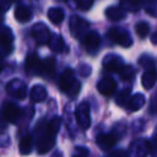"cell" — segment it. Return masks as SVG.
I'll list each match as a JSON object with an SVG mask.
<instances>
[{"label":"cell","mask_w":157,"mask_h":157,"mask_svg":"<svg viewBox=\"0 0 157 157\" xmlns=\"http://www.w3.org/2000/svg\"><path fill=\"white\" fill-rule=\"evenodd\" d=\"M59 125H60V120L59 118H54L53 120H50V123L48 124V128H47V134L44 136H42L40 141H39V147H38V151L39 153H44L47 152L48 150H50L52 145L54 144L55 141V134L59 129Z\"/></svg>","instance_id":"obj_1"},{"label":"cell","mask_w":157,"mask_h":157,"mask_svg":"<svg viewBox=\"0 0 157 157\" xmlns=\"http://www.w3.org/2000/svg\"><path fill=\"white\" fill-rule=\"evenodd\" d=\"M78 82L75 80V76H74V72L67 69L63 72L61 75V78H60V88L63 92H66L67 94L72 96L75 94L74 92V85H77Z\"/></svg>","instance_id":"obj_2"},{"label":"cell","mask_w":157,"mask_h":157,"mask_svg":"<svg viewBox=\"0 0 157 157\" xmlns=\"http://www.w3.org/2000/svg\"><path fill=\"white\" fill-rule=\"evenodd\" d=\"M76 119L78 125L82 129H88L90 124H91V119H90V105L87 102H82L78 104L77 109H76Z\"/></svg>","instance_id":"obj_3"},{"label":"cell","mask_w":157,"mask_h":157,"mask_svg":"<svg viewBox=\"0 0 157 157\" xmlns=\"http://www.w3.org/2000/svg\"><path fill=\"white\" fill-rule=\"evenodd\" d=\"M2 115L9 123H16L21 115V109L12 102H6L2 105Z\"/></svg>","instance_id":"obj_4"},{"label":"cell","mask_w":157,"mask_h":157,"mask_svg":"<svg viewBox=\"0 0 157 157\" xmlns=\"http://www.w3.org/2000/svg\"><path fill=\"white\" fill-rule=\"evenodd\" d=\"M12 43H13V37L7 27H0V45L4 49L6 54H10L12 50Z\"/></svg>","instance_id":"obj_5"},{"label":"cell","mask_w":157,"mask_h":157,"mask_svg":"<svg viewBox=\"0 0 157 157\" xmlns=\"http://www.w3.org/2000/svg\"><path fill=\"white\" fill-rule=\"evenodd\" d=\"M115 87H117V83L109 77L102 78L97 85V88H98L99 93H102L104 96H112L115 92Z\"/></svg>","instance_id":"obj_6"},{"label":"cell","mask_w":157,"mask_h":157,"mask_svg":"<svg viewBox=\"0 0 157 157\" xmlns=\"http://www.w3.org/2000/svg\"><path fill=\"white\" fill-rule=\"evenodd\" d=\"M26 69H27L28 74H38V75H40L42 63H40V60H39L37 54H31V55L27 56Z\"/></svg>","instance_id":"obj_7"},{"label":"cell","mask_w":157,"mask_h":157,"mask_svg":"<svg viewBox=\"0 0 157 157\" xmlns=\"http://www.w3.org/2000/svg\"><path fill=\"white\" fill-rule=\"evenodd\" d=\"M99 43H101V38H99V34L97 32H90L83 38V45L88 52L96 50L98 48Z\"/></svg>","instance_id":"obj_8"},{"label":"cell","mask_w":157,"mask_h":157,"mask_svg":"<svg viewBox=\"0 0 157 157\" xmlns=\"http://www.w3.org/2000/svg\"><path fill=\"white\" fill-rule=\"evenodd\" d=\"M117 142V137L113 134H101L97 137V145L102 150H109L112 148Z\"/></svg>","instance_id":"obj_9"},{"label":"cell","mask_w":157,"mask_h":157,"mask_svg":"<svg viewBox=\"0 0 157 157\" xmlns=\"http://www.w3.org/2000/svg\"><path fill=\"white\" fill-rule=\"evenodd\" d=\"M157 81V70L156 69H148L145 71L141 78V83L146 90H150Z\"/></svg>","instance_id":"obj_10"},{"label":"cell","mask_w":157,"mask_h":157,"mask_svg":"<svg viewBox=\"0 0 157 157\" xmlns=\"http://www.w3.org/2000/svg\"><path fill=\"white\" fill-rule=\"evenodd\" d=\"M32 17V12L26 6H17L15 10V18L18 22H27Z\"/></svg>","instance_id":"obj_11"},{"label":"cell","mask_w":157,"mask_h":157,"mask_svg":"<svg viewBox=\"0 0 157 157\" xmlns=\"http://www.w3.org/2000/svg\"><path fill=\"white\" fill-rule=\"evenodd\" d=\"M32 146H33V139H32V136L31 135L23 136L21 139V141H20V145H18L20 153L21 155H28V153H31Z\"/></svg>","instance_id":"obj_12"},{"label":"cell","mask_w":157,"mask_h":157,"mask_svg":"<svg viewBox=\"0 0 157 157\" xmlns=\"http://www.w3.org/2000/svg\"><path fill=\"white\" fill-rule=\"evenodd\" d=\"M48 18H49L53 23L59 25V23H61V21L64 20V12H63L60 9H58V7H53V9H50V10L48 11Z\"/></svg>","instance_id":"obj_13"},{"label":"cell","mask_w":157,"mask_h":157,"mask_svg":"<svg viewBox=\"0 0 157 157\" xmlns=\"http://www.w3.org/2000/svg\"><path fill=\"white\" fill-rule=\"evenodd\" d=\"M109 36L112 37V39L114 42H117V43H119L121 45H129V43L125 42V39L129 40V37L126 36V33H120L119 31H117V28H114V29L109 31Z\"/></svg>","instance_id":"obj_14"},{"label":"cell","mask_w":157,"mask_h":157,"mask_svg":"<svg viewBox=\"0 0 157 157\" xmlns=\"http://www.w3.org/2000/svg\"><path fill=\"white\" fill-rule=\"evenodd\" d=\"M144 103H145V97H144V96H141V94H136L132 99H130L129 108H130V109L136 110V109H139Z\"/></svg>","instance_id":"obj_15"},{"label":"cell","mask_w":157,"mask_h":157,"mask_svg":"<svg viewBox=\"0 0 157 157\" xmlns=\"http://www.w3.org/2000/svg\"><path fill=\"white\" fill-rule=\"evenodd\" d=\"M55 66V61L52 58H48L44 63H42V70L40 74H52Z\"/></svg>","instance_id":"obj_16"},{"label":"cell","mask_w":157,"mask_h":157,"mask_svg":"<svg viewBox=\"0 0 157 157\" xmlns=\"http://www.w3.org/2000/svg\"><path fill=\"white\" fill-rule=\"evenodd\" d=\"M136 33H137V36L140 37V38H145L146 36H147V33H148V25L146 23V22H140L137 26H136Z\"/></svg>","instance_id":"obj_17"},{"label":"cell","mask_w":157,"mask_h":157,"mask_svg":"<svg viewBox=\"0 0 157 157\" xmlns=\"http://www.w3.org/2000/svg\"><path fill=\"white\" fill-rule=\"evenodd\" d=\"M88 156V150L85 148V147H76L74 153H72V157H87Z\"/></svg>","instance_id":"obj_18"},{"label":"cell","mask_w":157,"mask_h":157,"mask_svg":"<svg viewBox=\"0 0 157 157\" xmlns=\"http://www.w3.org/2000/svg\"><path fill=\"white\" fill-rule=\"evenodd\" d=\"M92 1H93V0H77V6H78L80 9L87 10V9L91 6Z\"/></svg>","instance_id":"obj_19"},{"label":"cell","mask_w":157,"mask_h":157,"mask_svg":"<svg viewBox=\"0 0 157 157\" xmlns=\"http://www.w3.org/2000/svg\"><path fill=\"white\" fill-rule=\"evenodd\" d=\"M4 69V59H2V56L0 55V71Z\"/></svg>","instance_id":"obj_20"}]
</instances>
